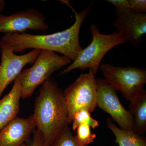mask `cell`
Segmentation results:
<instances>
[{
	"label": "cell",
	"instance_id": "obj_5",
	"mask_svg": "<svg viewBox=\"0 0 146 146\" xmlns=\"http://www.w3.org/2000/svg\"><path fill=\"white\" fill-rule=\"evenodd\" d=\"M104 81L116 91H120L130 101L144 89L146 70L132 66L117 67L107 63L100 66Z\"/></svg>",
	"mask_w": 146,
	"mask_h": 146
},
{
	"label": "cell",
	"instance_id": "obj_3",
	"mask_svg": "<svg viewBox=\"0 0 146 146\" xmlns=\"http://www.w3.org/2000/svg\"><path fill=\"white\" fill-rule=\"evenodd\" d=\"M89 29L92 36L91 43L82 49L75 60L62 71L60 75L65 74L77 69H89L96 74L98 70L101 61L110 50L127 42L121 33L116 32L112 34H102L95 25H91Z\"/></svg>",
	"mask_w": 146,
	"mask_h": 146
},
{
	"label": "cell",
	"instance_id": "obj_19",
	"mask_svg": "<svg viewBox=\"0 0 146 146\" xmlns=\"http://www.w3.org/2000/svg\"><path fill=\"white\" fill-rule=\"evenodd\" d=\"M131 11L135 13H145L146 1L145 0H128Z\"/></svg>",
	"mask_w": 146,
	"mask_h": 146
},
{
	"label": "cell",
	"instance_id": "obj_16",
	"mask_svg": "<svg viewBox=\"0 0 146 146\" xmlns=\"http://www.w3.org/2000/svg\"><path fill=\"white\" fill-rule=\"evenodd\" d=\"M72 123L74 130H76L78 126L83 123L87 124L94 129L99 126L98 121L91 117V113L84 109L81 110L74 114Z\"/></svg>",
	"mask_w": 146,
	"mask_h": 146
},
{
	"label": "cell",
	"instance_id": "obj_8",
	"mask_svg": "<svg viewBox=\"0 0 146 146\" xmlns=\"http://www.w3.org/2000/svg\"><path fill=\"white\" fill-rule=\"evenodd\" d=\"M96 84L97 106L109 114L120 128L132 131L131 115L121 104L117 91L106 82L104 79H97Z\"/></svg>",
	"mask_w": 146,
	"mask_h": 146
},
{
	"label": "cell",
	"instance_id": "obj_11",
	"mask_svg": "<svg viewBox=\"0 0 146 146\" xmlns=\"http://www.w3.org/2000/svg\"><path fill=\"white\" fill-rule=\"evenodd\" d=\"M36 127L33 115L27 118L17 117L0 130V146H21Z\"/></svg>",
	"mask_w": 146,
	"mask_h": 146
},
{
	"label": "cell",
	"instance_id": "obj_12",
	"mask_svg": "<svg viewBox=\"0 0 146 146\" xmlns=\"http://www.w3.org/2000/svg\"><path fill=\"white\" fill-rule=\"evenodd\" d=\"M22 89L19 76L14 81L10 92L0 99V130L17 117L21 109Z\"/></svg>",
	"mask_w": 146,
	"mask_h": 146
},
{
	"label": "cell",
	"instance_id": "obj_20",
	"mask_svg": "<svg viewBox=\"0 0 146 146\" xmlns=\"http://www.w3.org/2000/svg\"><path fill=\"white\" fill-rule=\"evenodd\" d=\"M33 141L30 145L24 144L21 146H46L43 134L37 129H35L33 132Z\"/></svg>",
	"mask_w": 146,
	"mask_h": 146
},
{
	"label": "cell",
	"instance_id": "obj_6",
	"mask_svg": "<svg viewBox=\"0 0 146 146\" xmlns=\"http://www.w3.org/2000/svg\"><path fill=\"white\" fill-rule=\"evenodd\" d=\"M68 109V123L76 112L84 109L90 113L97 107L96 79L91 71L82 74L63 92Z\"/></svg>",
	"mask_w": 146,
	"mask_h": 146
},
{
	"label": "cell",
	"instance_id": "obj_9",
	"mask_svg": "<svg viewBox=\"0 0 146 146\" xmlns=\"http://www.w3.org/2000/svg\"><path fill=\"white\" fill-rule=\"evenodd\" d=\"M44 15L34 8L8 16L0 14V33H23L27 30L46 31L48 29Z\"/></svg>",
	"mask_w": 146,
	"mask_h": 146
},
{
	"label": "cell",
	"instance_id": "obj_1",
	"mask_svg": "<svg viewBox=\"0 0 146 146\" xmlns=\"http://www.w3.org/2000/svg\"><path fill=\"white\" fill-rule=\"evenodd\" d=\"M75 14L72 25L52 34L34 35L26 33L5 34L1 39L13 52H22L28 49L46 50L59 53L74 61L82 50L79 41L80 27L92 5L77 13L69 2L66 3Z\"/></svg>",
	"mask_w": 146,
	"mask_h": 146
},
{
	"label": "cell",
	"instance_id": "obj_13",
	"mask_svg": "<svg viewBox=\"0 0 146 146\" xmlns=\"http://www.w3.org/2000/svg\"><path fill=\"white\" fill-rule=\"evenodd\" d=\"M130 102L129 111L132 117V131L142 136L146 131V90H142Z\"/></svg>",
	"mask_w": 146,
	"mask_h": 146
},
{
	"label": "cell",
	"instance_id": "obj_14",
	"mask_svg": "<svg viewBox=\"0 0 146 146\" xmlns=\"http://www.w3.org/2000/svg\"><path fill=\"white\" fill-rule=\"evenodd\" d=\"M106 123L115 136V143L119 146H146V139L131 130H125L118 127L112 122L111 118H107Z\"/></svg>",
	"mask_w": 146,
	"mask_h": 146
},
{
	"label": "cell",
	"instance_id": "obj_2",
	"mask_svg": "<svg viewBox=\"0 0 146 146\" xmlns=\"http://www.w3.org/2000/svg\"><path fill=\"white\" fill-rule=\"evenodd\" d=\"M41 85L33 116L46 146H50L68 127V109L63 91L57 84L49 78Z\"/></svg>",
	"mask_w": 146,
	"mask_h": 146
},
{
	"label": "cell",
	"instance_id": "obj_15",
	"mask_svg": "<svg viewBox=\"0 0 146 146\" xmlns=\"http://www.w3.org/2000/svg\"><path fill=\"white\" fill-rule=\"evenodd\" d=\"M76 130L74 138L78 146H88L96 138V135L91 132V127L85 123L80 125Z\"/></svg>",
	"mask_w": 146,
	"mask_h": 146
},
{
	"label": "cell",
	"instance_id": "obj_17",
	"mask_svg": "<svg viewBox=\"0 0 146 146\" xmlns=\"http://www.w3.org/2000/svg\"><path fill=\"white\" fill-rule=\"evenodd\" d=\"M50 146H78L69 127L66 128Z\"/></svg>",
	"mask_w": 146,
	"mask_h": 146
},
{
	"label": "cell",
	"instance_id": "obj_7",
	"mask_svg": "<svg viewBox=\"0 0 146 146\" xmlns=\"http://www.w3.org/2000/svg\"><path fill=\"white\" fill-rule=\"evenodd\" d=\"M0 99L3 93L11 82L20 75L24 67L35 62L41 50L33 49L25 54L18 55L0 40Z\"/></svg>",
	"mask_w": 146,
	"mask_h": 146
},
{
	"label": "cell",
	"instance_id": "obj_4",
	"mask_svg": "<svg viewBox=\"0 0 146 146\" xmlns=\"http://www.w3.org/2000/svg\"><path fill=\"white\" fill-rule=\"evenodd\" d=\"M72 63L70 59L64 56L41 50L33 65L22 71L19 75L22 84L21 98L31 97L36 88L49 79L53 73Z\"/></svg>",
	"mask_w": 146,
	"mask_h": 146
},
{
	"label": "cell",
	"instance_id": "obj_10",
	"mask_svg": "<svg viewBox=\"0 0 146 146\" xmlns=\"http://www.w3.org/2000/svg\"><path fill=\"white\" fill-rule=\"evenodd\" d=\"M117 32L121 33L133 46H138L142 36L146 33V13L132 11L117 13L116 21L113 25Z\"/></svg>",
	"mask_w": 146,
	"mask_h": 146
},
{
	"label": "cell",
	"instance_id": "obj_18",
	"mask_svg": "<svg viewBox=\"0 0 146 146\" xmlns=\"http://www.w3.org/2000/svg\"><path fill=\"white\" fill-rule=\"evenodd\" d=\"M115 7L117 13H127L131 11L128 0H107Z\"/></svg>",
	"mask_w": 146,
	"mask_h": 146
},
{
	"label": "cell",
	"instance_id": "obj_21",
	"mask_svg": "<svg viewBox=\"0 0 146 146\" xmlns=\"http://www.w3.org/2000/svg\"><path fill=\"white\" fill-rule=\"evenodd\" d=\"M5 6V1L4 0H0V14H2Z\"/></svg>",
	"mask_w": 146,
	"mask_h": 146
}]
</instances>
